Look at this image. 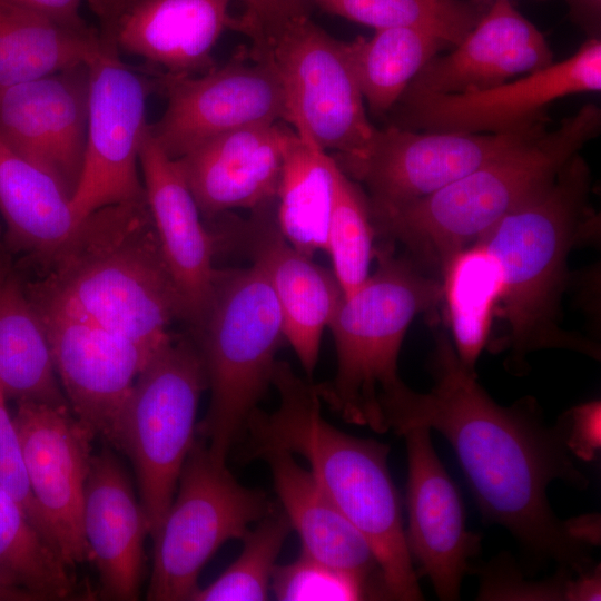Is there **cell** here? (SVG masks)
Listing matches in <instances>:
<instances>
[{"mask_svg":"<svg viewBox=\"0 0 601 601\" xmlns=\"http://www.w3.org/2000/svg\"><path fill=\"white\" fill-rule=\"evenodd\" d=\"M431 373L430 392L407 386L387 405L386 430L398 435L414 427L437 431L454 450L485 519L504 526L536 561L574 573L590 569L591 546L549 503L554 481L578 490L589 484L560 418L549 425L532 398L497 404L444 334L436 338Z\"/></svg>","mask_w":601,"mask_h":601,"instance_id":"obj_1","label":"cell"},{"mask_svg":"<svg viewBox=\"0 0 601 601\" xmlns=\"http://www.w3.org/2000/svg\"><path fill=\"white\" fill-rule=\"evenodd\" d=\"M26 280L37 309L89 321L156 353L185 299L166 264L146 198L86 216Z\"/></svg>","mask_w":601,"mask_h":601,"instance_id":"obj_2","label":"cell"},{"mask_svg":"<svg viewBox=\"0 0 601 601\" xmlns=\"http://www.w3.org/2000/svg\"><path fill=\"white\" fill-rule=\"evenodd\" d=\"M272 385L278 393L273 412L256 408L243 437L244 456L273 449L298 454L323 490L368 542L380 568L385 597L423 599L408 551L398 493L387 457L390 446L345 433L322 414L316 385L276 361Z\"/></svg>","mask_w":601,"mask_h":601,"instance_id":"obj_3","label":"cell"},{"mask_svg":"<svg viewBox=\"0 0 601 601\" xmlns=\"http://www.w3.org/2000/svg\"><path fill=\"white\" fill-rule=\"evenodd\" d=\"M590 189V168L578 152L548 187L477 240L494 259L501 280L496 315L504 319L506 332L495 348L508 351L505 363L515 374L525 371L531 352L543 348L600 358L599 346L561 325L569 254L597 233Z\"/></svg>","mask_w":601,"mask_h":601,"instance_id":"obj_4","label":"cell"},{"mask_svg":"<svg viewBox=\"0 0 601 601\" xmlns=\"http://www.w3.org/2000/svg\"><path fill=\"white\" fill-rule=\"evenodd\" d=\"M600 130L601 110L587 104L552 131H543L422 199L374 218V226L404 245L421 269L442 273L456 253L548 187Z\"/></svg>","mask_w":601,"mask_h":601,"instance_id":"obj_5","label":"cell"},{"mask_svg":"<svg viewBox=\"0 0 601 601\" xmlns=\"http://www.w3.org/2000/svg\"><path fill=\"white\" fill-rule=\"evenodd\" d=\"M377 268L343 296L328 327L336 349V372L315 384L322 403L343 421L385 433L384 405L407 385L398 375L404 336L421 313L442 300V282L410 258L376 252Z\"/></svg>","mask_w":601,"mask_h":601,"instance_id":"obj_6","label":"cell"},{"mask_svg":"<svg viewBox=\"0 0 601 601\" xmlns=\"http://www.w3.org/2000/svg\"><path fill=\"white\" fill-rule=\"evenodd\" d=\"M194 335L210 391L196 436L216 462L226 463L272 385L275 356L286 341L280 308L263 270L254 264L218 269L209 305Z\"/></svg>","mask_w":601,"mask_h":601,"instance_id":"obj_7","label":"cell"},{"mask_svg":"<svg viewBox=\"0 0 601 601\" xmlns=\"http://www.w3.org/2000/svg\"><path fill=\"white\" fill-rule=\"evenodd\" d=\"M206 388L194 337L171 335L137 376L106 442L131 462L151 539L196 441L197 410Z\"/></svg>","mask_w":601,"mask_h":601,"instance_id":"obj_8","label":"cell"},{"mask_svg":"<svg viewBox=\"0 0 601 601\" xmlns=\"http://www.w3.org/2000/svg\"><path fill=\"white\" fill-rule=\"evenodd\" d=\"M259 490L236 481L196 436L173 501L154 542L147 599L190 600L198 577L216 551L243 535L272 509Z\"/></svg>","mask_w":601,"mask_h":601,"instance_id":"obj_9","label":"cell"},{"mask_svg":"<svg viewBox=\"0 0 601 601\" xmlns=\"http://www.w3.org/2000/svg\"><path fill=\"white\" fill-rule=\"evenodd\" d=\"M282 81L295 131L336 152L342 170L362 161L378 129L367 118L351 42L335 39L309 17L288 26L267 51Z\"/></svg>","mask_w":601,"mask_h":601,"instance_id":"obj_10","label":"cell"},{"mask_svg":"<svg viewBox=\"0 0 601 601\" xmlns=\"http://www.w3.org/2000/svg\"><path fill=\"white\" fill-rule=\"evenodd\" d=\"M601 90V38L566 59L503 83L462 93L402 95L392 126L418 131L511 134L546 126L556 99Z\"/></svg>","mask_w":601,"mask_h":601,"instance_id":"obj_11","label":"cell"},{"mask_svg":"<svg viewBox=\"0 0 601 601\" xmlns=\"http://www.w3.org/2000/svg\"><path fill=\"white\" fill-rule=\"evenodd\" d=\"M87 63L86 152L80 180L70 199L78 224L101 207L146 198L138 165L148 126L146 102L155 85L100 39Z\"/></svg>","mask_w":601,"mask_h":601,"instance_id":"obj_12","label":"cell"},{"mask_svg":"<svg viewBox=\"0 0 601 601\" xmlns=\"http://www.w3.org/2000/svg\"><path fill=\"white\" fill-rule=\"evenodd\" d=\"M155 85L166 93L167 107L148 128L171 159L219 135L287 118L277 70L249 51L201 75L159 76Z\"/></svg>","mask_w":601,"mask_h":601,"instance_id":"obj_13","label":"cell"},{"mask_svg":"<svg viewBox=\"0 0 601 601\" xmlns=\"http://www.w3.org/2000/svg\"><path fill=\"white\" fill-rule=\"evenodd\" d=\"M546 130L511 134L378 129L362 161L342 170L368 191L372 219L422 199Z\"/></svg>","mask_w":601,"mask_h":601,"instance_id":"obj_14","label":"cell"},{"mask_svg":"<svg viewBox=\"0 0 601 601\" xmlns=\"http://www.w3.org/2000/svg\"><path fill=\"white\" fill-rule=\"evenodd\" d=\"M12 417L29 485L52 541L70 565L89 561L82 501L97 435L68 406L19 402Z\"/></svg>","mask_w":601,"mask_h":601,"instance_id":"obj_15","label":"cell"},{"mask_svg":"<svg viewBox=\"0 0 601 601\" xmlns=\"http://www.w3.org/2000/svg\"><path fill=\"white\" fill-rule=\"evenodd\" d=\"M234 0H87L101 42L144 60L162 77L215 68L213 49L226 29L238 28Z\"/></svg>","mask_w":601,"mask_h":601,"instance_id":"obj_16","label":"cell"},{"mask_svg":"<svg viewBox=\"0 0 601 601\" xmlns=\"http://www.w3.org/2000/svg\"><path fill=\"white\" fill-rule=\"evenodd\" d=\"M88 98L87 62L0 92V142L53 178L70 199L83 166Z\"/></svg>","mask_w":601,"mask_h":601,"instance_id":"obj_17","label":"cell"},{"mask_svg":"<svg viewBox=\"0 0 601 601\" xmlns=\"http://www.w3.org/2000/svg\"><path fill=\"white\" fill-rule=\"evenodd\" d=\"M36 311L72 414L108 442L137 376L155 353L89 321Z\"/></svg>","mask_w":601,"mask_h":601,"instance_id":"obj_18","label":"cell"},{"mask_svg":"<svg viewBox=\"0 0 601 601\" xmlns=\"http://www.w3.org/2000/svg\"><path fill=\"white\" fill-rule=\"evenodd\" d=\"M401 436L406 442L408 463V551L436 595L445 601L457 600L481 539L466 529L461 496L434 450L431 430L414 427Z\"/></svg>","mask_w":601,"mask_h":601,"instance_id":"obj_19","label":"cell"},{"mask_svg":"<svg viewBox=\"0 0 601 601\" xmlns=\"http://www.w3.org/2000/svg\"><path fill=\"white\" fill-rule=\"evenodd\" d=\"M270 203L254 209L250 219L235 223L221 236L243 247L267 277L280 308L285 339L309 377L317 364L323 331L344 294L333 272L283 237Z\"/></svg>","mask_w":601,"mask_h":601,"instance_id":"obj_20","label":"cell"},{"mask_svg":"<svg viewBox=\"0 0 601 601\" xmlns=\"http://www.w3.org/2000/svg\"><path fill=\"white\" fill-rule=\"evenodd\" d=\"M293 131L280 121L248 126L175 159L200 215L213 219L235 208L254 210L270 203Z\"/></svg>","mask_w":601,"mask_h":601,"instance_id":"obj_21","label":"cell"},{"mask_svg":"<svg viewBox=\"0 0 601 601\" xmlns=\"http://www.w3.org/2000/svg\"><path fill=\"white\" fill-rule=\"evenodd\" d=\"M139 166L160 248L185 299L194 331L214 292L218 273L214 266L216 237L203 224L176 160L162 151L148 126L140 145Z\"/></svg>","mask_w":601,"mask_h":601,"instance_id":"obj_22","label":"cell"},{"mask_svg":"<svg viewBox=\"0 0 601 601\" xmlns=\"http://www.w3.org/2000/svg\"><path fill=\"white\" fill-rule=\"evenodd\" d=\"M553 62L542 32L510 0H492L475 27L446 55L433 57L403 95L486 89Z\"/></svg>","mask_w":601,"mask_h":601,"instance_id":"obj_23","label":"cell"},{"mask_svg":"<svg viewBox=\"0 0 601 601\" xmlns=\"http://www.w3.org/2000/svg\"><path fill=\"white\" fill-rule=\"evenodd\" d=\"M82 530L89 561L98 573L100 597L137 600L146 575L144 543L149 532L140 500L109 444L91 457Z\"/></svg>","mask_w":601,"mask_h":601,"instance_id":"obj_24","label":"cell"},{"mask_svg":"<svg viewBox=\"0 0 601 601\" xmlns=\"http://www.w3.org/2000/svg\"><path fill=\"white\" fill-rule=\"evenodd\" d=\"M256 459L268 464L282 510L299 535L303 552L368 583L375 577L382 583L368 542L329 499L311 470L299 465L294 454L285 450H267Z\"/></svg>","mask_w":601,"mask_h":601,"instance_id":"obj_25","label":"cell"},{"mask_svg":"<svg viewBox=\"0 0 601 601\" xmlns=\"http://www.w3.org/2000/svg\"><path fill=\"white\" fill-rule=\"evenodd\" d=\"M0 231V384L7 400L68 406L45 326Z\"/></svg>","mask_w":601,"mask_h":601,"instance_id":"obj_26","label":"cell"},{"mask_svg":"<svg viewBox=\"0 0 601 601\" xmlns=\"http://www.w3.org/2000/svg\"><path fill=\"white\" fill-rule=\"evenodd\" d=\"M3 239L32 262L50 255L76 228L70 198L48 174L0 142Z\"/></svg>","mask_w":601,"mask_h":601,"instance_id":"obj_27","label":"cell"},{"mask_svg":"<svg viewBox=\"0 0 601 601\" xmlns=\"http://www.w3.org/2000/svg\"><path fill=\"white\" fill-rule=\"evenodd\" d=\"M341 171L334 157L294 129L275 196V218L283 237L309 257L326 250Z\"/></svg>","mask_w":601,"mask_h":601,"instance_id":"obj_28","label":"cell"},{"mask_svg":"<svg viewBox=\"0 0 601 601\" xmlns=\"http://www.w3.org/2000/svg\"><path fill=\"white\" fill-rule=\"evenodd\" d=\"M98 46L95 28L73 30L24 7L0 0V92L88 62Z\"/></svg>","mask_w":601,"mask_h":601,"instance_id":"obj_29","label":"cell"},{"mask_svg":"<svg viewBox=\"0 0 601 601\" xmlns=\"http://www.w3.org/2000/svg\"><path fill=\"white\" fill-rule=\"evenodd\" d=\"M441 276L452 344L460 361L474 371L501 297L497 267L484 245L476 242L456 253Z\"/></svg>","mask_w":601,"mask_h":601,"instance_id":"obj_30","label":"cell"},{"mask_svg":"<svg viewBox=\"0 0 601 601\" xmlns=\"http://www.w3.org/2000/svg\"><path fill=\"white\" fill-rule=\"evenodd\" d=\"M440 36L414 27L377 29L351 41L364 101L374 115L390 112L421 69L445 48Z\"/></svg>","mask_w":601,"mask_h":601,"instance_id":"obj_31","label":"cell"},{"mask_svg":"<svg viewBox=\"0 0 601 601\" xmlns=\"http://www.w3.org/2000/svg\"><path fill=\"white\" fill-rule=\"evenodd\" d=\"M72 568L0 485V571L37 600H68L79 591Z\"/></svg>","mask_w":601,"mask_h":601,"instance_id":"obj_32","label":"cell"},{"mask_svg":"<svg viewBox=\"0 0 601 601\" xmlns=\"http://www.w3.org/2000/svg\"><path fill=\"white\" fill-rule=\"evenodd\" d=\"M323 9L377 29L414 27L453 48L475 27L492 0H314Z\"/></svg>","mask_w":601,"mask_h":601,"instance_id":"obj_33","label":"cell"},{"mask_svg":"<svg viewBox=\"0 0 601 601\" xmlns=\"http://www.w3.org/2000/svg\"><path fill=\"white\" fill-rule=\"evenodd\" d=\"M292 530L284 511L273 508L243 535L238 559L209 585L198 588L190 600H267L277 558Z\"/></svg>","mask_w":601,"mask_h":601,"instance_id":"obj_34","label":"cell"},{"mask_svg":"<svg viewBox=\"0 0 601 601\" xmlns=\"http://www.w3.org/2000/svg\"><path fill=\"white\" fill-rule=\"evenodd\" d=\"M374 234L367 198L352 178L341 171L325 252L331 256L333 274L344 296L370 276L371 262L376 255Z\"/></svg>","mask_w":601,"mask_h":601,"instance_id":"obj_35","label":"cell"},{"mask_svg":"<svg viewBox=\"0 0 601 601\" xmlns=\"http://www.w3.org/2000/svg\"><path fill=\"white\" fill-rule=\"evenodd\" d=\"M560 571L542 582L524 580L515 563L497 556L480 569L481 600H566L590 601L595 598L597 581L589 572Z\"/></svg>","mask_w":601,"mask_h":601,"instance_id":"obj_36","label":"cell"},{"mask_svg":"<svg viewBox=\"0 0 601 601\" xmlns=\"http://www.w3.org/2000/svg\"><path fill=\"white\" fill-rule=\"evenodd\" d=\"M270 590L280 601H351L372 595L370 583L362 578L303 551L292 563L276 566Z\"/></svg>","mask_w":601,"mask_h":601,"instance_id":"obj_37","label":"cell"},{"mask_svg":"<svg viewBox=\"0 0 601 601\" xmlns=\"http://www.w3.org/2000/svg\"><path fill=\"white\" fill-rule=\"evenodd\" d=\"M7 401L0 384V485L22 506L32 524L55 544L30 489L17 430Z\"/></svg>","mask_w":601,"mask_h":601,"instance_id":"obj_38","label":"cell"},{"mask_svg":"<svg viewBox=\"0 0 601 601\" xmlns=\"http://www.w3.org/2000/svg\"><path fill=\"white\" fill-rule=\"evenodd\" d=\"M245 8L238 31L252 40L249 52L264 55L292 23L309 17V0H239Z\"/></svg>","mask_w":601,"mask_h":601,"instance_id":"obj_39","label":"cell"},{"mask_svg":"<svg viewBox=\"0 0 601 601\" xmlns=\"http://www.w3.org/2000/svg\"><path fill=\"white\" fill-rule=\"evenodd\" d=\"M599 401L589 402L565 412L560 421L571 453L581 460L590 461L600 449Z\"/></svg>","mask_w":601,"mask_h":601,"instance_id":"obj_40","label":"cell"},{"mask_svg":"<svg viewBox=\"0 0 601 601\" xmlns=\"http://www.w3.org/2000/svg\"><path fill=\"white\" fill-rule=\"evenodd\" d=\"M32 10L63 27L88 31L85 20L80 16L82 0H6Z\"/></svg>","mask_w":601,"mask_h":601,"instance_id":"obj_41","label":"cell"},{"mask_svg":"<svg viewBox=\"0 0 601 601\" xmlns=\"http://www.w3.org/2000/svg\"><path fill=\"white\" fill-rule=\"evenodd\" d=\"M571 19L588 38H601V0H565Z\"/></svg>","mask_w":601,"mask_h":601,"instance_id":"obj_42","label":"cell"},{"mask_svg":"<svg viewBox=\"0 0 601 601\" xmlns=\"http://www.w3.org/2000/svg\"><path fill=\"white\" fill-rule=\"evenodd\" d=\"M37 598L0 571V601H35Z\"/></svg>","mask_w":601,"mask_h":601,"instance_id":"obj_43","label":"cell"}]
</instances>
